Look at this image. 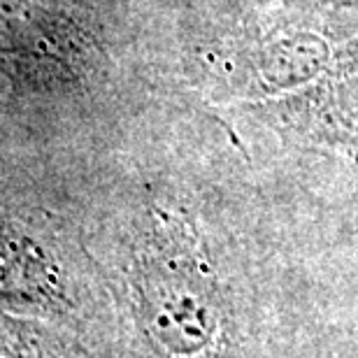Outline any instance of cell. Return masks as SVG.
Listing matches in <instances>:
<instances>
[{
	"instance_id": "obj_1",
	"label": "cell",
	"mask_w": 358,
	"mask_h": 358,
	"mask_svg": "<svg viewBox=\"0 0 358 358\" xmlns=\"http://www.w3.org/2000/svg\"><path fill=\"white\" fill-rule=\"evenodd\" d=\"M133 310L163 356L219 358L231 342V312L210 256L179 224L156 228L131 270Z\"/></svg>"
},
{
	"instance_id": "obj_2",
	"label": "cell",
	"mask_w": 358,
	"mask_h": 358,
	"mask_svg": "<svg viewBox=\"0 0 358 358\" xmlns=\"http://www.w3.org/2000/svg\"><path fill=\"white\" fill-rule=\"evenodd\" d=\"M0 303L31 312L68 307L66 279L38 242L0 214Z\"/></svg>"
},
{
	"instance_id": "obj_3",
	"label": "cell",
	"mask_w": 358,
	"mask_h": 358,
	"mask_svg": "<svg viewBox=\"0 0 358 358\" xmlns=\"http://www.w3.org/2000/svg\"><path fill=\"white\" fill-rule=\"evenodd\" d=\"M0 358H42L31 342L21 338L17 328L0 324Z\"/></svg>"
}]
</instances>
